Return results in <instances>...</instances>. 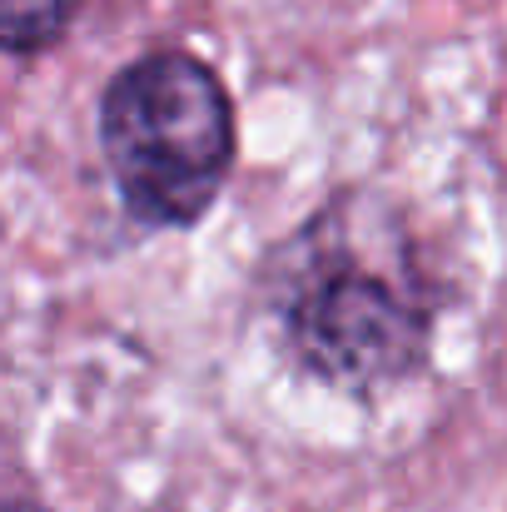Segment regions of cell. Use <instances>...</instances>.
Masks as SVG:
<instances>
[{
  "instance_id": "obj_3",
  "label": "cell",
  "mask_w": 507,
  "mask_h": 512,
  "mask_svg": "<svg viewBox=\"0 0 507 512\" xmlns=\"http://www.w3.org/2000/svg\"><path fill=\"white\" fill-rule=\"evenodd\" d=\"M80 0H0V45L15 60L55 50L75 25Z\"/></svg>"
},
{
  "instance_id": "obj_1",
  "label": "cell",
  "mask_w": 507,
  "mask_h": 512,
  "mask_svg": "<svg viewBox=\"0 0 507 512\" xmlns=\"http://www.w3.org/2000/svg\"><path fill=\"white\" fill-rule=\"evenodd\" d=\"M259 294L289 363L334 393L378 398L433 358V274L403 214L358 194L314 209L269 249Z\"/></svg>"
},
{
  "instance_id": "obj_4",
  "label": "cell",
  "mask_w": 507,
  "mask_h": 512,
  "mask_svg": "<svg viewBox=\"0 0 507 512\" xmlns=\"http://www.w3.org/2000/svg\"><path fill=\"white\" fill-rule=\"evenodd\" d=\"M5 512H50V508H45V503H30V498H15Z\"/></svg>"
},
{
  "instance_id": "obj_2",
  "label": "cell",
  "mask_w": 507,
  "mask_h": 512,
  "mask_svg": "<svg viewBox=\"0 0 507 512\" xmlns=\"http://www.w3.org/2000/svg\"><path fill=\"white\" fill-rule=\"evenodd\" d=\"M100 160L140 229H194L239 160V115L224 75L179 45L120 65L100 95Z\"/></svg>"
}]
</instances>
